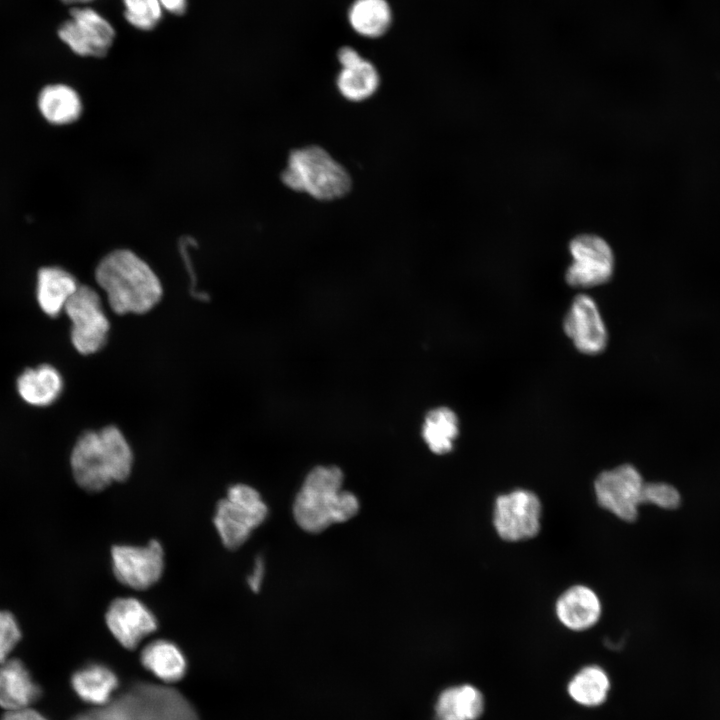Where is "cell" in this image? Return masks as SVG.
<instances>
[{
    "instance_id": "1",
    "label": "cell",
    "mask_w": 720,
    "mask_h": 720,
    "mask_svg": "<svg viewBox=\"0 0 720 720\" xmlns=\"http://www.w3.org/2000/svg\"><path fill=\"white\" fill-rule=\"evenodd\" d=\"M98 285L105 291L111 309L117 314H142L161 299L160 280L139 256L119 249L107 254L95 271Z\"/></svg>"
},
{
    "instance_id": "2",
    "label": "cell",
    "mask_w": 720,
    "mask_h": 720,
    "mask_svg": "<svg viewBox=\"0 0 720 720\" xmlns=\"http://www.w3.org/2000/svg\"><path fill=\"white\" fill-rule=\"evenodd\" d=\"M76 483L89 492H98L113 482L124 481L131 473L132 450L122 434L107 426L99 431L84 432L76 441L70 456Z\"/></svg>"
},
{
    "instance_id": "3",
    "label": "cell",
    "mask_w": 720,
    "mask_h": 720,
    "mask_svg": "<svg viewBox=\"0 0 720 720\" xmlns=\"http://www.w3.org/2000/svg\"><path fill=\"white\" fill-rule=\"evenodd\" d=\"M342 484L343 473L338 467L318 466L311 470L293 504L296 523L309 533H319L354 517L359 501L343 490Z\"/></svg>"
},
{
    "instance_id": "4",
    "label": "cell",
    "mask_w": 720,
    "mask_h": 720,
    "mask_svg": "<svg viewBox=\"0 0 720 720\" xmlns=\"http://www.w3.org/2000/svg\"><path fill=\"white\" fill-rule=\"evenodd\" d=\"M73 720H199L190 703L174 689L141 683L108 704Z\"/></svg>"
},
{
    "instance_id": "5",
    "label": "cell",
    "mask_w": 720,
    "mask_h": 720,
    "mask_svg": "<svg viewBox=\"0 0 720 720\" xmlns=\"http://www.w3.org/2000/svg\"><path fill=\"white\" fill-rule=\"evenodd\" d=\"M281 180L291 190L321 201L342 198L352 187L348 171L317 145L292 150Z\"/></svg>"
},
{
    "instance_id": "6",
    "label": "cell",
    "mask_w": 720,
    "mask_h": 720,
    "mask_svg": "<svg viewBox=\"0 0 720 720\" xmlns=\"http://www.w3.org/2000/svg\"><path fill=\"white\" fill-rule=\"evenodd\" d=\"M267 514L268 508L254 488L235 484L228 488L226 498L217 503L213 521L223 545L233 550L246 542Z\"/></svg>"
},
{
    "instance_id": "7",
    "label": "cell",
    "mask_w": 720,
    "mask_h": 720,
    "mask_svg": "<svg viewBox=\"0 0 720 720\" xmlns=\"http://www.w3.org/2000/svg\"><path fill=\"white\" fill-rule=\"evenodd\" d=\"M64 312L71 321V341L79 353L92 354L104 346L110 324L100 296L93 288L79 285Z\"/></svg>"
},
{
    "instance_id": "8",
    "label": "cell",
    "mask_w": 720,
    "mask_h": 720,
    "mask_svg": "<svg viewBox=\"0 0 720 720\" xmlns=\"http://www.w3.org/2000/svg\"><path fill=\"white\" fill-rule=\"evenodd\" d=\"M645 482L636 467L621 464L601 472L594 481L598 504L619 519L633 522L643 504Z\"/></svg>"
},
{
    "instance_id": "9",
    "label": "cell",
    "mask_w": 720,
    "mask_h": 720,
    "mask_svg": "<svg viewBox=\"0 0 720 720\" xmlns=\"http://www.w3.org/2000/svg\"><path fill=\"white\" fill-rule=\"evenodd\" d=\"M541 502L526 489L499 495L494 504V528L505 541L517 542L535 537L541 527Z\"/></svg>"
},
{
    "instance_id": "10",
    "label": "cell",
    "mask_w": 720,
    "mask_h": 720,
    "mask_svg": "<svg viewBox=\"0 0 720 720\" xmlns=\"http://www.w3.org/2000/svg\"><path fill=\"white\" fill-rule=\"evenodd\" d=\"M59 38L77 55L103 57L111 48L115 30L90 7H73L70 18L58 28Z\"/></svg>"
},
{
    "instance_id": "11",
    "label": "cell",
    "mask_w": 720,
    "mask_h": 720,
    "mask_svg": "<svg viewBox=\"0 0 720 720\" xmlns=\"http://www.w3.org/2000/svg\"><path fill=\"white\" fill-rule=\"evenodd\" d=\"M573 262L565 280L574 288H592L606 283L614 270V256L608 243L590 234L575 237L569 245Z\"/></svg>"
},
{
    "instance_id": "12",
    "label": "cell",
    "mask_w": 720,
    "mask_h": 720,
    "mask_svg": "<svg viewBox=\"0 0 720 720\" xmlns=\"http://www.w3.org/2000/svg\"><path fill=\"white\" fill-rule=\"evenodd\" d=\"M111 557L117 580L135 590L150 588L163 573L164 551L156 540L145 546L115 545Z\"/></svg>"
},
{
    "instance_id": "13",
    "label": "cell",
    "mask_w": 720,
    "mask_h": 720,
    "mask_svg": "<svg viewBox=\"0 0 720 720\" xmlns=\"http://www.w3.org/2000/svg\"><path fill=\"white\" fill-rule=\"evenodd\" d=\"M563 329L578 351L588 355L601 353L607 346L608 333L595 301L586 294L577 295L563 321Z\"/></svg>"
},
{
    "instance_id": "14",
    "label": "cell",
    "mask_w": 720,
    "mask_h": 720,
    "mask_svg": "<svg viewBox=\"0 0 720 720\" xmlns=\"http://www.w3.org/2000/svg\"><path fill=\"white\" fill-rule=\"evenodd\" d=\"M105 620L115 639L125 648L134 649L157 629L151 610L133 597L117 598L109 605Z\"/></svg>"
},
{
    "instance_id": "15",
    "label": "cell",
    "mask_w": 720,
    "mask_h": 720,
    "mask_svg": "<svg viewBox=\"0 0 720 720\" xmlns=\"http://www.w3.org/2000/svg\"><path fill=\"white\" fill-rule=\"evenodd\" d=\"M337 60L341 69L336 77V86L345 99L361 102L376 93L380 85V75L370 60L348 45L338 49Z\"/></svg>"
},
{
    "instance_id": "16",
    "label": "cell",
    "mask_w": 720,
    "mask_h": 720,
    "mask_svg": "<svg viewBox=\"0 0 720 720\" xmlns=\"http://www.w3.org/2000/svg\"><path fill=\"white\" fill-rule=\"evenodd\" d=\"M601 602L597 594L584 585H574L564 591L555 605L556 616L568 629L586 630L601 616Z\"/></svg>"
},
{
    "instance_id": "17",
    "label": "cell",
    "mask_w": 720,
    "mask_h": 720,
    "mask_svg": "<svg viewBox=\"0 0 720 720\" xmlns=\"http://www.w3.org/2000/svg\"><path fill=\"white\" fill-rule=\"evenodd\" d=\"M41 694L28 669L18 659L0 664V706L7 711L29 708Z\"/></svg>"
},
{
    "instance_id": "18",
    "label": "cell",
    "mask_w": 720,
    "mask_h": 720,
    "mask_svg": "<svg viewBox=\"0 0 720 720\" xmlns=\"http://www.w3.org/2000/svg\"><path fill=\"white\" fill-rule=\"evenodd\" d=\"M75 277L56 266L43 267L37 274L36 298L41 310L50 317L58 316L78 289Z\"/></svg>"
},
{
    "instance_id": "19",
    "label": "cell",
    "mask_w": 720,
    "mask_h": 720,
    "mask_svg": "<svg viewBox=\"0 0 720 720\" xmlns=\"http://www.w3.org/2000/svg\"><path fill=\"white\" fill-rule=\"evenodd\" d=\"M19 396L27 404L45 407L55 402L63 390V378L59 371L43 364L24 370L17 378Z\"/></svg>"
},
{
    "instance_id": "20",
    "label": "cell",
    "mask_w": 720,
    "mask_h": 720,
    "mask_svg": "<svg viewBox=\"0 0 720 720\" xmlns=\"http://www.w3.org/2000/svg\"><path fill=\"white\" fill-rule=\"evenodd\" d=\"M393 18L388 0H353L347 10L351 30L365 39L383 37L392 27Z\"/></svg>"
},
{
    "instance_id": "21",
    "label": "cell",
    "mask_w": 720,
    "mask_h": 720,
    "mask_svg": "<svg viewBox=\"0 0 720 720\" xmlns=\"http://www.w3.org/2000/svg\"><path fill=\"white\" fill-rule=\"evenodd\" d=\"M72 686L85 702L101 707L108 704L118 687L115 673L102 664H89L72 676Z\"/></svg>"
},
{
    "instance_id": "22",
    "label": "cell",
    "mask_w": 720,
    "mask_h": 720,
    "mask_svg": "<svg viewBox=\"0 0 720 720\" xmlns=\"http://www.w3.org/2000/svg\"><path fill=\"white\" fill-rule=\"evenodd\" d=\"M142 665L165 683L179 681L186 671V660L172 642L158 639L148 643L141 651Z\"/></svg>"
},
{
    "instance_id": "23",
    "label": "cell",
    "mask_w": 720,
    "mask_h": 720,
    "mask_svg": "<svg viewBox=\"0 0 720 720\" xmlns=\"http://www.w3.org/2000/svg\"><path fill=\"white\" fill-rule=\"evenodd\" d=\"M42 116L51 124L66 125L76 121L82 112L79 94L65 84L45 86L38 96Z\"/></svg>"
},
{
    "instance_id": "24",
    "label": "cell",
    "mask_w": 720,
    "mask_h": 720,
    "mask_svg": "<svg viewBox=\"0 0 720 720\" xmlns=\"http://www.w3.org/2000/svg\"><path fill=\"white\" fill-rule=\"evenodd\" d=\"M483 697L471 685H461L445 690L436 705L438 720H476L483 711Z\"/></svg>"
},
{
    "instance_id": "25",
    "label": "cell",
    "mask_w": 720,
    "mask_h": 720,
    "mask_svg": "<svg viewBox=\"0 0 720 720\" xmlns=\"http://www.w3.org/2000/svg\"><path fill=\"white\" fill-rule=\"evenodd\" d=\"M458 432V419L451 409L439 407L427 414L423 426V437L430 450L435 454L442 455L450 452Z\"/></svg>"
},
{
    "instance_id": "26",
    "label": "cell",
    "mask_w": 720,
    "mask_h": 720,
    "mask_svg": "<svg viewBox=\"0 0 720 720\" xmlns=\"http://www.w3.org/2000/svg\"><path fill=\"white\" fill-rule=\"evenodd\" d=\"M609 679L598 666H587L570 681L568 691L578 703L586 706L601 704L607 697Z\"/></svg>"
},
{
    "instance_id": "27",
    "label": "cell",
    "mask_w": 720,
    "mask_h": 720,
    "mask_svg": "<svg viewBox=\"0 0 720 720\" xmlns=\"http://www.w3.org/2000/svg\"><path fill=\"white\" fill-rule=\"evenodd\" d=\"M124 17L136 29L152 30L161 20L159 0H123Z\"/></svg>"
},
{
    "instance_id": "28",
    "label": "cell",
    "mask_w": 720,
    "mask_h": 720,
    "mask_svg": "<svg viewBox=\"0 0 720 720\" xmlns=\"http://www.w3.org/2000/svg\"><path fill=\"white\" fill-rule=\"evenodd\" d=\"M652 504L664 510H676L682 503L680 491L666 482H650L644 485L643 504Z\"/></svg>"
},
{
    "instance_id": "29",
    "label": "cell",
    "mask_w": 720,
    "mask_h": 720,
    "mask_svg": "<svg viewBox=\"0 0 720 720\" xmlns=\"http://www.w3.org/2000/svg\"><path fill=\"white\" fill-rule=\"evenodd\" d=\"M21 639V630L15 616L6 610H0V664Z\"/></svg>"
},
{
    "instance_id": "30",
    "label": "cell",
    "mask_w": 720,
    "mask_h": 720,
    "mask_svg": "<svg viewBox=\"0 0 720 720\" xmlns=\"http://www.w3.org/2000/svg\"><path fill=\"white\" fill-rule=\"evenodd\" d=\"M1 720H47L39 712L29 708L7 711Z\"/></svg>"
},
{
    "instance_id": "31",
    "label": "cell",
    "mask_w": 720,
    "mask_h": 720,
    "mask_svg": "<svg viewBox=\"0 0 720 720\" xmlns=\"http://www.w3.org/2000/svg\"><path fill=\"white\" fill-rule=\"evenodd\" d=\"M263 575H264V563L261 558H257L255 561V566H254L253 572L247 578L248 584L254 592H257L259 590L262 579H263Z\"/></svg>"
},
{
    "instance_id": "32",
    "label": "cell",
    "mask_w": 720,
    "mask_h": 720,
    "mask_svg": "<svg viewBox=\"0 0 720 720\" xmlns=\"http://www.w3.org/2000/svg\"><path fill=\"white\" fill-rule=\"evenodd\" d=\"M162 9L175 15H182L187 8V0H159Z\"/></svg>"
},
{
    "instance_id": "33",
    "label": "cell",
    "mask_w": 720,
    "mask_h": 720,
    "mask_svg": "<svg viewBox=\"0 0 720 720\" xmlns=\"http://www.w3.org/2000/svg\"><path fill=\"white\" fill-rule=\"evenodd\" d=\"M61 1L65 4H82V3L91 2L93 0H61Z\"/></svg>"
}]
</instances>
